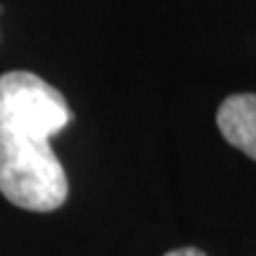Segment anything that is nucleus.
Instances as JSON below:
<instances>
[{"label":"nucleus","instance_id":"f257e3e1","mask_svg":"<svg viewBox=\"0 0 256 256\" xmlns=\"http://www.w3.org/2000/svg\"><path fill=\"white\" fill-rule=\"evenodd\" d=\"M72 121L55 86L31 72L0 76V194L26 211L60 209L69 180L50 138Z\"/></svg>","mask_w":256,"mask_h":256},{"label":"nucleus","instance_id":"f03ea898","mask_svg":"<svg viewBox=\"0 0 256 256\" xmlns=\"http://www.w3.org/2000/svg\"><path fill=\"white\" fill-rule=\"evenodd\" d=\"M216 124L223 138L256 162V95L240 92L220 102Z\"/></svg>","mask_w":256,"mask_h":256},{"label":"nucleus","instance_id":"7ed1b4c3","mask_svg":"<svg viewBox=\"0 0 256 256\" xmlns=\"http://www.w3.org/2000/svg\"><path fill=\"white\" fill-rule=\"evenodd\" d=\"M164 256H206L202 249L197 247H183V249H174V252H166Z\"/></svg>","mask_w":256,"mask_h":256}]
</instances>
